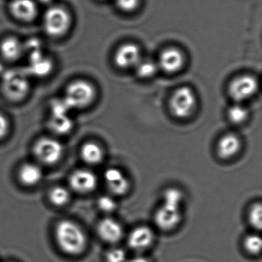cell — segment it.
<instances>
[{"mask_svg": "<svg viewBox=\"0 0 262 262\" xmlns=\"http://www.w3.org/2000/svg\"><path fill=\"white\" fill-rule=\"evenodd\" d=\"M105 260L106 262H125L126 260V254L121 248H113L107 251Z\"/></svg>", "mask_w": 262, "mask_h": 262, "instance_id": "30", "label": "cell"}, {"mask_svg": "<svg viewBox=\"0 0 262 262\" xmlns=\"http://www.w3.org/2000/svg\"><path fill=\"white\" fill-rule=\"evenodd\" d=\"M50 199L53 205L56 206H62L68 203L70 201V192L63 187H55L50 191Z\"/></svg>", "mask_w": 262, "mask_h": 262, "instance_id": "24", "label": "cell"}, {"mask_svg": "<svg viewBox=\"0 0 262 262\" xmlns=\"http://www.w3.org/2000/svg\"><path fill=\"white\" fill-rule=\"evenodd\" d=\"M9 10L14 19L25 24L33 22L39 15L36 0H12Z\"/></svg>", "mask_w": 262, "mask_h": 262, "instance_id": "8", "label": "cell"}, {"mask_svg": "<svg viewBox=\"0 0 262 262\" xmlns=\"http://www.w3.org/2000/svg\"><path fill=\"white\" fill-rule=\"evenodd\" d=\"M71 110L63 98L56 99L51 104V116H68Z\"/></svg>", "mask_w": 262, "mask_h": 262, "instance_id": "28", "label": "cell"}, {"mask_svg": "<svg viewBox=\"0 0 262 262\" xmlns=\"http://www.w3.org/2000/svg\"><path fill=\"white\" fill-rule=\"evenodd\" d=\"M106 186L115 195H123L129 189V182L119 168H110L104 173Z\"/></svg>", "mask_w": 262, "mask_h": 262, "instance_id": "11", "label": "cell"}, {"mask_svg": "<svg viewBox=\"0 0 262 262\" xmlns=\"http://www.w3.org/2000/svg\"><path fill=\"white\" fill-rule=\"evenodd\" d=\"M25 55L24 43L15 36L4 38L0 42V56L7 62H13Z\"/></svg>", "mask_w": 262, "mask_h": 262, "instance_id": "13", "label": "cell"}, {"mask_svg": "<svg viewBox=\"0 0 262 262\" xmlns=\"http://www.w3.org/2000/svg\"><path fill=\"white\" fill-rule=\"evenodd\" d=\"M29 75H34L38 77H45L53 70V62L43 53H38L29 57Z\"/></svg>", "mask_w": 262, "mask_h": 262, "instance_id": "17", "label": "cell"}, {"mask_svg": "<svg viewBox=\"0 0 262 262\" xmlns=\"http://www.w3.org/2000/svg\"><path fill=\"white\" fill-rule=\"evenodd\" d=\"M81 156L84 162L90 165H98L102 162L104 153L102 148L95 142H87L81 149Z\"/></svg>", "mask_w": 262, "mask_h": 262, "instance_id": "20", "label": "cell"}, {"mask_svg": "<svg viewBox=\"0 0 262 262\" xmlns=\"http://www.w3.org/2000/svg\"><path fill=\"white\" fill-rule=\"evenodd\" d=\"M9 131V122L7 118L0 114V139L5 137Z\"/></svg>", "mask_w": 262, "mask_h": 262, "instance_id": "32", "label": "cell"}, {"mask_svg": "<svg viewBox=\"0 0 262 262\" xmlns=\"http://www.w3.org/2000/svg\"><path fill=\"white\" fill-rule=\"evenodd\" d=\"M96 95V89L93 84L86 80L78 79L67 85L63 99L72 110H79L91 105Z\"/></svg>", "mask_w": 262, "mask_h": 262, "instance_id": "4", "label": "cell"}, {"mask_svg": "<svg viewBox=\"0 0 262 262\" xmlns=\"http://www.w3.org/2000/svg\"><path fill=\"white\" fill-rule=\"evenodd\" d=\"M73 17L68 10L60 6H52L44 13L42 27L47 36L54 39L62 38L70 32Z\"/></svg>", "mask_w": 262, "mask_h": 262, "instance_id": "3", "label": "cell"}, {"mask_svg": "<svg viewBox=\"0 0 262 262\" xmlns=\"http://www.w3.org/2000/svg\"><path fill=\"white\" fill-rule=\"evenodd\" d=\"M195 105V95L189 87L187 86L178 89L170 100L171 112L179 119L188 117L194 111Z\"/></svg>", "mask_w": 262, "mask_h": 262, "instance_id": "5", "label": "cell"}, {"mask_svg": "<svg viewBox=\"0 0 262 262\" xmlns=\"http://www.w3.org/2000/svg\"><path fill=\"white\" fill-rule=\"evenodd\" d=\"M240 139L234 134L225 135L217 142V154L222 159H228L234 157L241 148Z\"/></svg>", "mask_w": 262, "mask_h": 262, "instance_id": "18", "label": "cell"}, {"mask_svg": "<svg viewBox=\"0 0 262 262\" xmlns=\"http://www.w3.org/2000/svg\"><path fill=\"white\" fill-rule=\"evenodd\" d=\"M27 72L10 70L1 76L0 89L6 99L18 102L25 99L30 91V82Z\"/></svg>", "mask_w": 262, "mask_h": 262, "instance_id": "2", "label": "cell"}, {"mask_svg": "<svg viewBox=\"0 0 262 262\" xmlns=\"http://www.w3.org/2000/svg\"><path fill=\"white\" fill-rule=\"evenodd\" d=\"M99 237L108 243L114 244L120 241L123 236L122 225L115 219L106 217L102 219L98 225Z\"/></svg>", "mask_w": 262, "mask_h": 262, "instance_id": "14", "label": "cell"}, {"mask_svg": "<svg viewBox=\"0 0 262 262\" xmlns=\"http://www.w3.org/2000/svg\"><path fill=\"white\" fill-rule=\"evenodd\" d=\"M182 219L181 208L162 203L156 211L155 222L160 229L164 231L176 228Z\"/></svg>", "mask_w": 262, "mask_h": 262, "instance_id": "9", "label": "cell"}, {"mask_svg": "<svg viewBox=\"0 0 262 262\" xmlns=\"http://www.w3.org/2000/svg\"><path fill=\"white\" fill-rule=\"evenodd\" d=\"M38 1L43 4H49L53 2V0H38Z\"/></svg>", "mask_w": 262, "mask_h": 262, "instance_id": "35", "label": "cell"}, {"mask_svg": "<svg viewBox=\"0 0 262 262\" xmlns=\"http://www.w3.org/2000/svg\"><path fill=\"white\" fill-rule=\"evenodd\" d=\"M56 239L60 249L70 255H77L85 250L86 237L82 228L71 221H61L56 228Z\"/></svg>", "mask_w": 262, "mask_h": 262, "instance_id": "1", "label": "cell"}, {"mask_svg": "<svg viewBox=\"0 0 262 262\" xmlns=\"http://www.w3.org/2000/svg\"><path fill=\"white\" fill-rule=\"evenodd\" d=\"M257 82L251 76H242L234 79L228 87V93L237 103L251 98L257 90Z\"/></svg>", "mask_w": 262, "mask_h": 262, "instance_id": "7", "label": "cell"}, {"mask_svg": "<svg viewBox=\"0 0 262 262\" xmlns=\"http://www.w3.org/2000/svg\"><path fill=\"white\" fill-rule=\"evenodd\" d=\"M154 240L153 231L148 227L139 226L134 228L128 237V244L132 249L143 251L152 244Z\"/></svg>", "mask_w": 262, "mask_h": 262, "instance_id": "15", "label": "cell"}, {"mask_svg": "<svg viewBox=\"0 0 262 262\" xmlns=\"http://www.w3.org/2000/svg\"><path fill=\"white\" fill-rule=\"evenodd\" d=\"M42 171L38 165L27 163L21 167L19 171V179L24 185L33 186L40 182Z\"/></svg>", "mask_w": 262, "mask_h": 262, "instance_id": "19", "label": "cell"}, {"mask_svg": "<svg viewBox=\"0 0 262 262\" xmlns=\"http://www.w3.org/2000/svg\"><path fill=\"white\" fill-rule=\"evenodd\" d=\"M116 6L122 11L130 13L139 7V0H115Z\"/></svg>", "mask_w": 262, "mask_h": 262, "instance_id": "31", "label": "cell"}, {"mask_svg": "<svg viewBox=\"0 0 262 262\" xmlns=\"http://www.w3.org/2000/svg\"><path fill=\"white\" fill-rule=\"evenodd\" d=\"M228 117L232 123L236 124V125L243 123L248 119V110L242 104H234L228 110Z\"/></svg>", "mask_w": 262, "mask_h": 262, "instance_id": "22", "label": "cell"}, {"mask_svg": "<svg viewBox=\"0 0 262 262\" xmlns=\"http://www.w3.org/2000/svg\"><path fill=\"white\" fill-rule=\"evenodd\" d=\"M128 262H149L148 259L145 258L144 257H133V259L129 260Z\"/></svg>", "mask_w": 262, "mask_h": 262, "instance_id": "33", "label": "cell"}, {"mask_svg": "<svg viewBox=\"0 0 262 262\" xmlns=\"http://www.w3.org/2000/svg\"><path fill=\"white\" fill-rule=\"evenodd\" d=\"M70 185L77 192H90L97 186V177L89 170H77L70 176Z\"/></svg>", "mask_w": 262, "mask_h": 262, "instance_id": "12", "label": "cell"}, {"mask_svg": "<svg viewBox=\"0 0 262 262\" xmlns=\"http://www.w3.org/2000/svg\"><path fill=\"white\" fill-rule=\"evenodd\" d=\"M184 57L182 52L176 48H168L161 53L159 65L163 71L174 73L182 69Z\"/></svg>", "mask_w": 262, "mask_h": 262, "instance_id": "16", "label": "cell"}, {"mask_svg": "<svg viewBox=\"0 0 262 262\" xmlns=\"http://www.w3.org/2000/svg\"><path fill=\"white\" fill-rule=\"evenodd\" d=\"M36 157L46 165H53L59 162L63 154V146L59 141L43 138L37 141L34 146Z\"/></svg>", "mask_w": 262, "mask_h": 262, "instance_id": "6", "label": "cell"}, {"mask_svg": "<svg viewBox=\"0 0 262 262\" xmlns=\"http://www.w3.org/2000/svg\"><path fill=\"white\" fill-rule=\"evenodd\" d=\"M248 221L251 226L260 230L262 226V207L260 202L254 204L248 213Z\"/></svg>", "mask_w": 262, "mask_h": 262, "instance_id": "26", "label": "cell"}, {"mask_svg": "<svg viewBox=\"0 0 262 262\" xmlns=\"http://www.w3.org/2000/svg\"><path fill=\"white\" fill-rule=\"evenodd\" d=\"M183 199V194L180 190L174 188H168L164 192L163 204L181 208Z\"/></svg>", "mask_w": 262, "mask_h": 262, "instance_id": "25", "label": "cell"}, {"mask_svg": "<svg viewBox=\"0 0 262 262\" xmlns=\"http://www.w3.org/2000/svg\"><path fill=\"white\" fill-rule=\"evenodd\" d=\"M5 71L6 70H4V65H3L2 62H0V76H2Z\"/></svg>", "mask_w": 262, "mask_h": 262, "instance_id": "34", "label": "cell"}, {"mask_svg": "<svg viewBox=\"0 0 262 262\" xmlns=\"http://www.w3.org/2000/svg\"><path fill=\"white\" fill-rule=\"evenodd\" d=\"M138 76L142 79H148L156 74L158 66L150 59H141L135 67Z\"/></svg>", "mask_w": 262, "mask_h": 262, "instance_id": "23", "label": "cell"}, {"mask_svg": "<svg viewBox=\"0 0 262 262\" xmlns=\"http://www.w3.org/2000/svg\"><path fill=\"white\" fill-rule=\"evenodd\" d=\"M141 59L140 50L133 43L124 44L119 47L114 57L115 63L121 69L136 67Z\"/></svg>", "mask_w": 262, "mask_h": 262, "instance_id": "10", "label": "cell"}, {"mask_svg": "<svg viewBox=\"0 0 262 262\" xmlns=\"http://www.w3.org/2000/svg\"><path fill=\"white\" fill-rule=\"evenodd\" d=\"M261 245V238L257 234H249L244 240L245 250L251 254H258Z\"/></svg>", "mask_w": 262, "mask_h": 262, "instance_id": "27", "label": "cell"}, {"mask_svg": "<svg viewBox=\"0 0 262 262\" xmlns=\"http://www.w3.org/2000/svg\"><path fill=\"white\" fill-rule=\"evenodd\" d=\"M49 125L53 133L58 135H67L71 131L73 122L70 116H51Z\"/></svg>", "mask_w": 262, "mask_h": 262, "instance_id": "21", "label": "cell"}, {"mask_svg": "<svg viewBox=\"0 0 262 262\" xmlns=\"http://www.w3.org/2000/svg\"><path fill=\"white\" fill-rule=\"evenodd\" d=\"M98 206L103 212L111 213L116 209L117 204L111 196L102 195L98 200Z\"/></svg>", "mask_w": 262, "mask_h": 262, "instance_id": "29", "label": "cell"}]
</instances>
